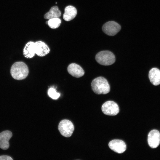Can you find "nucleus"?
<instances>
[{
	"instance_id": "1",
	"label": "nucleus",
	"mask_w": 160,
	"mask_h": 160,
	"mask_svg": "<svg viewBox=\"0 0 160 160\" xmlns=\"http://www.w3.org/2000/svg\"><path fill=\"white\" fill-rule=\"evenodd\" d=\"M29 73L28 68L27 65L22 62L15 63L12 66L10 73L14 79L20 80L25 79Z\"/></svg>"
},
{
	"instance_id": "2",
	"label": "nucleus",
	"mask_w": 160,
	"mask_h": 160,
	"mask_svg": "<svg viewBox=\"0 0 160 160\" xmlns=\"http://www.w3.org/2000/svg\"><path fill=\"white\" fill-rule=\"evenodd\" d=\"M92 90L96 94H105L110 90V85L107 79L100 76L93 79L91 83Z\"/></svg>"
},
{
	"instance_id": "3",
	"label": "nucleus",
	"mask_w": 160,
	"mask_h": 160,
	"mask_svg": "<svg viewBox=\"0 0 160 160\" xmlns=\"http://www.w3.org/2000/svg\"><path fill=\"white\" fill-rule=\"evenodd\" d=\"M95 59L99 64L103 65H109L115 61V57L111 52L109 51H103L97 53Z\"/></svg>"
},
{
	"instance_id": "4",
	"label": "nucleus",
	"mask_w": 160,
	"mask_h": 160,
	"mask_svg": "<svg viewBox=\"0 0 160 160\" xmlns=\"http://www.w3.org/2000/svg\"><path fill=\"white\" fill-rule=\"evenodd\" d=\"M58 128L61 134L66 137L71 136L74 130L72 123L67 119L62 120L59 124Z\"/></svg>"
},
{
	"instance_id": "5",
	"label": "nucleus",
	"mask_w": 160,
	"mask_h": 160,
	"mask_svg": "<svg viewBox=\"0 0 160 160\" xmlns=\"http://www.w3.org/2000/svg\"><path fill=\"white\" fill-rule=\"evenodd\" d=\"M121 28V26L119 24L113 21L106 23L102 27L103 31L110 36L115 35L120 31Z\"/></svg>"
},
{
	"instance_id": "6",
	"label": "nucleus",
	"mask_w": 160,
	"mask_h": 160,
	"mask_svg": "<svg viewBox=\"0 0 160 160\" xmlns=\"http://www.w3.org/2000/svg\"><path fill=\"white\" fill-rule=\"evenodd\" d=\"M101 109L104 114L109 116H115L119 112L118 104L112 101H108L105 102L102 105Z\"/></svg>"
},
{
	"instance_id": "7",
	"label": "nucleus",
	"mask_w": 160,
	"mask_h": 160,
	"mask_svg": "<svg viewBox=\"0 0 160 160\" xmlns=\"http://www.w3.org/2000/svg\"><path fill=\"white\" fill-rule=\"evenodd\" d=\"M148 142L149 146L152 148H156L160 143V133L157 130L151 131L148 135Z\"/></svg>"
},
{
	"instance_id": "8",
	"label": "nucleus",
	"mask_w": 160,
	"mask_h": 160,
	"mask_svg": "<svg viewBox=\"0 0 160 160\" xmlns=\"http://www.w3.org/2000/svg\"><path fill=\"white\" fill-rule=\"evenodd\" d=\"M108 146L112 150L119 153H123L126 149L125 143L120 140L115 139L111 141L109 143Z\"/></svg>"
},
{
	"instance_id": "9",
	"label": "nucleus",
	"mask_w": 160,
	"mask_h": 160,
	"mask_svg": "<svg viewBox=\"0 0 160 160\" xmlns=\"http://www.w3.org/2000/svg\"><path fill=\"white\" fill-rule=\"evenodd\" d=\"M12 135V132L9 130L3 131L0 133V148L4 150L8 149L9 146V142Z\"/></svg>"
},
{
	"instance_id": "10",
	"label": "nucleus",
	"mask_w": 160,
	"mask_h": 160,
	"mask_svg": "<svg viewBox=\"0 0 160 160\" xmlns=\"http://www.w3.org/2000/svg\"><path fill=\"white\" fill-rule=\"evenodd\" d=\"M35 54L39 56H44L50 52L48 46L44 42L38 41L35 42Z\"/></svg>"
},
{
	"instance_id": "11",
	"label": "nucleus",
	"mask_w": 160,
	"mask_h": 160,
	"mask_svg": "<svg viewBox=\"0 0 160 160\" xmlns=\"http://www.w3.org/2000/svg\"><path fill=\"white\" fill-rule=\"evenodd\" d=\"M67 70L70 74L76 78L80 77L84 74L82 68L79 65L75 63L70 64L68 67Z\"/></svg>"
},
{
	"instance_id": "12",
	"label": "nucleus",
	"mask_w": 160,
	"mask_h": 160,
	"mask_svg": "<svg viewBox=\"0 0 160 160\" xmlns=\"http://www.w3.org/2000/svg\"><path fill=\"white\" fill-rule=\"evenodd\" d=\"M149 78L151 83L157 86L160 84V70L156 68H152L149 71Z\"/></svg>"
},
{
	"instance_id": "13",
	"label": "nucleus",
	"mask_w": 160,
	"mask_h": 160,
	"mask_svg": "<svg viewBox=\"0 0 160 160\" xmlns=\"http://www.w3.org/2000/svg\"><path fill=\"white\" fill-rule=\"evenodd\" d=\"M77 13V10L74 7L71 5L68 6L65 8L63 18L66 21H70L75 17Z\"/></svg>"
},
{
	"instance_id": "14",
	"label": "nucleus",
	"mask_w": 160,
	"mask_h": 160,
	"mask_svg": "<svg viewBox=\"0 0 160 160\" xmlns=\"http://www.w3.org/2000/svg\"><path fill=\"white\" fill-rule=\"evenodd\" d=\"M35 54V42L30 41L25 45L23 49V55L27 58L33 57Z\"/></svg>"
},
{
	"instance_id": "15",
	"label": "nucleus",
	"mask_w": 160,
	"mask_h": 160,
	"mask_svg": "<svg viewBox=\"0 0 160 160\" xmlns=\"http://www.w3.org/2000/svg\"><path fill=\"white\" fill-rule=\"evenodd\" d=\"M61 15V12L57 6L52 7L49 11L44 15V18L46 19H49L54 18H59Z\"/></svg>"
},
{
	"instance_id": "16",
	"label": "nucleus",
	"mask_w": 160,
	"mask_h": 160,
	"mask_svg": "<svg viewBox=\"0 0 160 160\" xmlns=\"http://www.w3.org/2000/svg\"><path fill=\"white\" fill-rule=\"evenodd\" d=\"M47 23V25L51 28L55 29L59 26L61 20L59 18H52L49 19Z\"/></svg>"
},
{
	"instance_id": "17",
	"label": "nucleus",
	"mask_w": 160,
	"mask_h": 160,
	"mask_svg": "<svg viewBox=\"0 0 160 160\" xmlns=\"http://www.w3.org/2000/svg\"><path fill=\"white\" fill-rule=\"evenodd\" d=\"M48 94L49 97L54 99H57L60 96V94L57 92L55 89L53 88H50L48 90Z\"/></svg>"
},
{
	"instance_id": "18",
	"label": "nucleus",
	"mask_w": 160,
	"mask_h": 160,
	"mask_svg": "<svg viewBox=\"0 0 160 160\" xmlns=\"http://www.w3.org/2000/svg\"><path fill=\"white\" fill-rule=\"evenodd\" d=\"M13 159L10 156L7 155L0 156V160H12Z\"/></svg>"
}]
</instances>
